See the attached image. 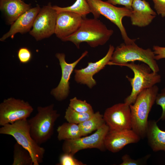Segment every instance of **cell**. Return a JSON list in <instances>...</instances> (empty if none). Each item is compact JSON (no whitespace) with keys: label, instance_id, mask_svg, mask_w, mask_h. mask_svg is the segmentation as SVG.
I'll return each instance as SVG.
<instances>
[{"label":"cell","instance_id":"28","mask_svg":"<svg viewBox=\"0 0 165 165\" xmlns=\"http://www.w3.org/2000/svg\"><path fill=\"white\" fill-rule=\"evenodd\" d=\"M155 102L158 105L161 106L162 109V112L160 119V120H165V87L161 91L160 93H158L157 95Z\"/></svg>","mask_w":165,"mask_h":165},{"label":"cell","instance_id":"10","mask_svg":"<svg viewBox=\"0 0 165 165\" xmlns=\"http://www.w3.org/2000/svg\"><path fill=\"white\" fill-rule=\"evenodd\" d=\"M57 14L50 3L41 8L29 31L30 35L39 41L54 34Z\"/></svg>","mask_w":165,"mask_h":165},{"label":"cell","instance_id":"22","mask_svg":"<svg viewBox=\"0 0 165 165\" xmlns=\"http://www.w3.org/2000/svg\"><path fill=\"white\" fill-rule=\"evenodd\" d=\"M53 8L59 13L63 11H68L77 13L83 18L91 13L89 5L86 0H76L71 6L66 7H60L57 6H52Z\"/></svg>","mask_w":165,"mask_h":165},{"label":"cell","instance_id":"9","mask_svg":"<svg viewBox=\"0 0 165 165\" xmlns=\"http://www.w3.org/2000/svg\"><path fill=\"white\" fill-rule=\"evenodd\" d=\"M33 111L29 103L23 100L13 97L5 99L0 104V125L27 119Z\"/></svg>","mask_w":165,"mask_h":165},{"label":"cell","instance_id":"3","mask_svg":"<svg viewBox=\"0 0 165 165\" xmlns=\"http://www.w3.org/2000/svg\"><path fill=\"white\" fill-rule=\"evenodd\" d=\"M0 134L12 136L17 142L27 149L32 157L33 165H39L43 162L45 149L32 137L27 119L2 126L0 128Z\"/></svg>","mask_w":165,"mask_h":165},{"label":"cell","instance_id":"26","mask_svg":"<svg viewBox=\"0 0 165 165\" xmlns=\"http://www.w3.org/2000/svg\"><path fill=\"white\" fill-rule=\"evenodd\" d=\"M74 155L71 154L64 153L62 154L60 158L59 165H85L81 161L75 158Z\"/></svg>","mask_w":165,"mask_h":165},{"label":"cell","instance_id":"32","mask_svg":"<svg viewBox=\"0 0 165 165\" xmlns=\"http://www.w3.org/2000/svg\"><path fill=\"white\" fill-rule=\"evenodd\" d=\"M134 0H107V2L113 5H122L126 8L132 10V3Z\"/></svg>","mask_w":165,"mask_h":165},{"label":"cell","instance_id":"23","mask_svg":"<svg viewBox=\"0 0 165 165\" xmlns=\"http://www.w3.org/2000/svg\"><path fill=\"white\" fill-rule=\"evenodd\" d=\"M12 165H33V160L29 152L17 142L14 145Z\"/></svg>","mask_w":165,"mask_h":165},{"label":"cell","instance_id":"15","mask_svg":"<svg viewBox=\"0 0 165 165\" xmlns=\"http://www.w3.org/2000/svg\"><path fill=\"white\" fill-rule=\"evenodd\" d=\"M141 138L132 129L120 131H109L105 139L104 145L106 149L115 153L128 145L138 142Z\"/></svg>","mask_w":165,"mask_h":165},{"label":"cell","instance_id":"1","mask_svg":"<svg viewBox=\"0 0 165 165\" xmlns=\"http://www.w3.org/2000/svg\"><path fill=\"white\" fill-rule=\"evenodd\" d=\"M98 19L83 18L78 29L74 34L61 40L72 42L78 49L81 43L86 42L95 48L105 44L113 33Z\"/></svg>","mask_w":165,"mask_h":165},{"label":"cell","instance_id":"16","mask_svg":"<svg viewBox=\"0 0 165 165\" xmlns=\"http://www.w3.org/2000/svg\"><path fill=\"white\" fill-rule=\"evenodd\" d=\"M40 9V6L37 5L31 8L21 15L11 25L9 31L0 38V41H4L9 37L13 38L14 35L18 33L24 34L30 31Z\"/></svg>","mask_w":165,"mask_h":165},{"label":"cell","instance_id":"21","mask_svg":"<svg viewBox=\"0 0 165 165\" xmlns=\"http://www.w3.org/2000/svg\"><path fill=\"white\" fill-rule=\"evenodd\" d=\"M105 123L103 115L100 112H94L90 119L79 124L82 136H86L100 128Z\"/></svg>","mask_w":165,"mask_h":165},{"label":"cell","instance_id":"19","mask_svg":"<svg viewBox=\"0 0 165 165\" xmlns=\"http://www.w3.org/2000/svg\"><path fill=\"white\" fill-rule=\"evenodd\" d=\"M146 137L153 151L165 152V131L159 128L155 120L148 121Z\"/></svg>","mask_w":165,"mask_h":165},{"label":"cell","instance_id":"24","mask_svg":"<svg viewBox=\"0 0 165 165\" xmlns=\"http://www.w3.org/2000/svg\"><path fill=\"white\" fill-rule=\"evenodd\" d=\"M94 112H80L73 110L69 106L66 109L64 118L67 122L79 124L90 118Z\"/></svg>","mask_w":165,"mask_h":165},{"label":"cell","instance_id":"7","mask_svg":"<svg viewBox=\"0 0 165 165\" xmlns=\"http://www.w3.org/2000/svg\"><path fill=\"white\" fill-rule=\"evenodd\" d=\"M90 6L91 13L94 18L98 19L102 15L115 24L119 29L124 43L130 44L135 42V39L130 38L127 34L122 23V19L125 16L130 17L132 10L125 7H119L107 1L101 0H86Z\"/></svg>","mask_w":165,"mask_h":165},{"label":"cell","instance_id":"31","mask_svg":"<svg viewBox=\"0 0 165 165\" xmlns=\"http://www.w3.org/2000/svg\"><path fill=\"white\" fill-rule=\"evenodd\" d=\"M153 50L155 54V58L156 60L165 58V47L154 46Z\"/></svg>","mask_w":165,"mask_h":165},{"label":"cell","instance_id":"25","mask_svg":"<svg viewBox=\"0 0 165 165\" xmlns=\"http://www.w3.org/2000/svg\"><path fill=\"white\" fill-rule=\"evenodd\" d=\"M75 111L80 112H92L94 110L91 105L85 100L82 101L75 97L70 100L69 105Z\"/></svg>","mask_w":165,"mask_h":165},{"label":"cell","instance_id":"5","mask_svg":"<svg viewBox=\"0 0 165 165\" xmlns=\"http://www.w3.org/2000/svg\"><path fill=\"white\" fill-rule=\"evenodd\" d=\"M60 115L53 104L38 107L37 113L28 120L31 135L38 144L45 143L53 134L55 123Z\"/></svg>","mask_w":165,"mask_h":165},{"label":"cell","instance_id":"20","mask_svg":"<svg viewBox=\"0 0 165 165\" xmlns=\"http://www.w3.org/2000/svg\"><path fill=\"white\" fill-rule=\"evenodd\" d=\"M57 130L59 141L75 139L82 137L78 124L65 123L59 126Z\"/></svg>","mask_w":165,"mask_h":165},{"label":"cell","instance_id":"18","mask_svg":"<svg viewBox=\"0 0 165 165\" xmlns=\"http://www.w3.org/2000/svg\"><path fill=\"white\" fill-rule=\"evenodd\" d=\"M31 8L22 0H0V9L7 22L11 25L21 15Z\"/></svg>","mask_w":165,"mask_h":165},{"label":"cell","instance_id":"12","mask_svg":"<svg viewBox=\"0 0 165 165\" xmlns=\"http://www.w3.org/2000/svg\"><path fill=\"white\" fill-rule=\"evenodd\" d=\"M88 53L87 51H85L77 60L70 63L66 61L64 53H58L56 54V57L59 61L62 75L58 85L52 90L51 94L57 100L61 101L68 97L69 93V80L71 75L76 65Z\"/></svg>","mask_w":165,"mask_h":165},{"label":"cell","instance_id":"6","mask_svg":"<svg viewBox=\"0 0 165 165\" xmlns=\"http://www.w3.org/2000/svg\"><path fill=\"white\" fill-rule=\"evenodd\" d=\"M123 66L130 68L134 74L133 78L126 76L132 87L130 94L124 100V102L129 105L134 103L138 95L142 90L153 86L161 81L160 75L152 72L145 64H136L131 62L121 66Z\"/></svg>","mask_w":165,"mask_h":165},{"label":"cell","instance_id":"14","mask_svg":"<svg viewBox=\"0 0 165 165\" xmlns=\"http://www.w3.org/2000/svg\"><path fill=\"white\" fill-rule=\"evenodd\" d=\"M57 13L54 34L62 40L78 29L83 18L77 13L71 12L63 11Z\"/></svg>","mask_w":165,"mask_h":165},{"label":"cell","instance_id":"8","mask_svg":"<svg viewBox=\"0 0 165 165\" xmlns=\"http://www.w3.org/2000/svg\"><path fill=\"white\" fill-rule=\"evenodd\" d=\"M109 131L108 127L105 124L89 136L64 140L62 150L64 153H69L74 156L79 151L86 149L95 148L103 151L106 149L105 139Z\"/></svg>","mask_w":165,"mask_h":165},{"label":"cell","instance_id":"13","mask_svg":"<svg viewBox=\"0 0 165 165\" xmlns=\"http://www.w3.org/2000/svg\"><path fill=\"white\" fill-rule=\"evenodd\" d=\"M115 49L114 46L110 45L106 54L102 58L94 62H88L85 68L75 69V81L78 83L86 85L90 88H92L96 84L94 75L108 65Z\"/></svg>","mask_w":165,"mask_h":165},{"label":"cell","instance_id":"27","mask_svg":"<svg viewBox=\"0 0 165 165\" xmlns=\"http://www.w3.org/2000/svg\"><path fill=\"white\" fill-rule=\"evenodd\" d=\"M17 56L21 63L26 64L31 60L32 54L28 49L26 47H21L18 51Z\"/></svg>","mask_w":165,"mask_h":165},{"label":"cell","instance_id":"11","mask_svg":"<svg viewBox=\"0 0 165 165\" xmlns=\"http://www.w3.org/2000/svg\"><path fill=\"white\" fill-rule=\"evenodd\" d=\"M103 117L110 131H120L132 129L130 105L124 102L115 104L107 108Z\"/></svg>","mask_w":165,"mask_h":165},{"label":"cell","instance_id":"30","mask_svg":"<svg viewBox=\"0 0 165 165\" xmlns=\"http://www.w3.org/2000/svg\"><path fill=\"white\" fill-rule=\"evenodd\" d=\"M122 162L120 165H139L143 163L142 159L135 160L132 159L128 154L124 155L122 157Z\"/></svg>","mask_w":165,"mask_h":165},{"label":"cell","instance_id":"29","mask_svg":"<svg viewBox=\"0 0 165 165\" xmlns=\"http://www.w3.org/2000/svg\"><path fill=\"white\" fill-rule=\"evenodd\" d=\"M154 8L157 13L163 17H165V0H152Z\"/></svg>","mask_w":165,"mask_h":165},{"label":"cell","instance_id":"17","mask_svg":"<svg viewBox=\"0 0 165 165\" xmlns=\"http://www.w3.org/2000/svg\"><path fill=\"white\" fill-rule=\"evenodd\" d=\"M132 13L130 16L132 24L143 27L149 25L156 17V13L145 0H134L132 6Z\"/></svg>","mask_w":165,"mask_h":165},{"label":"cell","instance_id":"2","mask_svg":"<svg viewBox=\"0 0 165 165\" xmlns=\"http://www.w3.org/2000/svg\"><path fill=\"white\" fill-rule=\"evenodd\" d=\"M159 90L156 85L144 89L138 95L134 103L130 105L132 129L141 138L146 137L148 116L155 102Z\"/></svg>","mask_w":165,"mask_h":165},{"label":"cell","instance_id":"4","mask_svg":"<svg viewBox=\"0 0 165 165\" xmlns=\"http://www.w3.org/2000/svg\"><path fill=\"white\" fill-rule=\"evenodd\" d=\"M136 61L146 64L153 72L158 73L160 71L153 51L149 48L144 49L141 48L135 42L127 44H122L117 47L108 65L121 66L123 64Z\"/></svg>","mask_w":165,"mask_h":165}]
</instances>
